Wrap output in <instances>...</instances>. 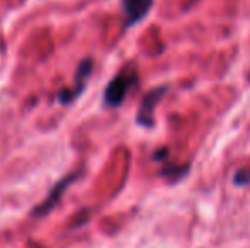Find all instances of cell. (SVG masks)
Listing matches in <instances>:
<instances>
[{
	"label": "cell",
	"instance_id": "1",
	"mask_svg": "<svg viewBox=\"0 0 250 248\" xmlns=\"http://www.w3.org/2000/svg\"><path fill=\"white\" fill-rule=\"evenodd\" d=\"M138 83V75L133 68H126L121 73L114 76L111 82L107 83L104 90V106L116 109L125 102L126 95L131 90V87H135Z\"/></svg>",
	"mask_w": 250,
	"mask_h": 248
},
{
	"label": "cell",
	"instance_id": "2",
	"mask_svg": "<svg viewBox=\"0 0 250 248\" xmlns=\"http://www.w3.org/2000/svg\"><path fill=\"white\" fill-rule=\"evenodd\" d=\"M92 66L94 61L90 58H85L79 63L77 66V72H75V80H73V85L72 87H65V89H60L58 90V102L63 104V106H68V104L75 102L82 92L85 90V85L90 78V73H92Z\"/></svg>",
	"mask_w": 250,
	"mask_h": 248
},
{
	"label": "cell",
	"instance_id": "3",
	"mask_svg": "<svg viewBox=\"0 0 250 248\" xmlns=\"http://www.w3.org/2000/svg\"><path fill=\"white\" fill-rule=\"evenodd\" d=\"M80 175H82V172H73V173H68L66 177H63L62 180H58V182L53 186V189L50 191V194L46 195V199H44L43 202H40V204H38L36 208L33 209L31 216H33V218H43V216L50 214L53 209L56 208V204L60 202L63 192H65L66 189L72 186V184L75 182V180L79 179Z\"/></svg>",
	"mask_w": 250,
	"mask_h": 248
},
{
	"label": "cell",
	"instance_id": "4",
	"mask_svg": "<svg viewBox=\"0 0 250 248\" xmlns=\"http://www.w3.org/2000/svg\"><path fill=\"white\" fill-rule=\"evenodd\" d=\"M168 92V85H160L155 89L148 90L145 94V97L142 99V104L138 107L136 113V123L142 128H153L155 126V107L158 106V102L162 100V97Z\"/></svg>",
	"mask_w": 250,
	"mask_h": 248
},
{
	"label": "cell",
	"instance_id": "5",
	"mask_svg": "<svg viewBox=\"0 0 250 248\" xmlns=\"http://www.w3.org/2000/svg\"><path fill=\"white\" fill-rule=\"evenodd\" d=\"M121 3L126 16L125 27H133L142 22L153 7V0H121Z\"/></svg>",
	"mask_w": 250,
	"mask_h": 248
},
{
	"label": "cell",
	"instance_id": "6",
	"mask_svg": "<svg viewBox=\"0 0 250 248\" xmlns=\"http://www.w3.org/2000/svg\"><path fill=\"white\" fill-rule=\"evenodd\" d=\"M189 165H165L160 170V175L168 179L170 182H179L184 175H188Z\"/></svg>",
	"mask_w": 250,
	"mask_h": 248
},
{
	"label": "cell",
	"instance_id": "7",
	"mask_svg": "<svg viewBox=\"0 0 250 248\" xmlns=\"http://www.w3.org/2000/svg\"><path fill=\"white\" fill-rule=\"evenodd\" d=\"M233 184L235 186H247V184H250V169L237 170L233 175Z\"/></svg>",
	"mask_w": 250,
	"mask_h": 248
},
{
	"label": "cell",
	"instance_id": "8",
	"mask_svg": "<svg viewBox=\"0 0 250 248\" xmlns=\"http://www.w3.org/2000/svg\"><path fill=\"white\" fill-rule=\"evenodd\" d=\"M167 153H168V148L157 150V152L153 153V160H164L165 156H167Z\"/></svg>",
	"mask_w": 250,
	"mask_h": 248
}]
</instances>
